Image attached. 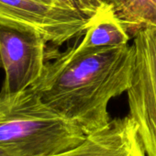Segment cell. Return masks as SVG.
<instances>
[{
  "instance_id": "obj_1",
  "label": "cell",
  "mask_w": 156,
  "mask_h": 156,
  "mask_svg": "<svg viewBox=\"0 0 156 156\" xmlns=\"http://www.w3.org/2000/svg\"><path fill=\"white\" fill-rule=\"evenodd\" d=\"M134 68L133 43L89 52L73 46L46 62L31 89L87 135L109 124L108 104L129 90Z\"/></svg>"
},
{
  "instance_id": "obj_2",
  "label": "cell",
  "mask_w": 156,
  "mask_h": 156,
  "mask_svg": "<svg viewBox=\"0 0 156 156\" xmlns=\"http://www.w3.org/2000/svg\"><path fill=\"white\" fill-rule=\"evenodd\" d=\"M86 132L29 88L0 96V147L14 156H51L80 144Z\"/></svg>"
},
{
  "instance_id": "obj_3",
  "label": "cell",
  "mask_w": 156,
  "mask_h": 156,
  "mask_svg": "<svg viewBox=\"0 0 156 156\" xmlns=\"http://www.w3.org/2000/svg\"><path fill=\"white\" fill-rule=\"evenodd\" d=\"M135 68L127 91L129 117L136 124L147 156H156V26L133 35Z\"/></svg>"
},
{
  "instance_id": "obj_4",
  "label": "cell",
  "mask_w": 156,
  "mask_h": 156,
  "mask_svg": "<svg viewBox=\"0 0 156 156\" xmlns=\"http://www.w3.org/2000/svg\"><path fill=\"white\" fill-rule=\"evenodd\" d=\"M89 19L78 9L54 7L38 0H0V24L33 30L54 46L84 35Z\"/></svg>"
},
{
  "instance_id": "obj_5",
  "label": "cell",
  "mask_w": 156,
  "mask_h": 156,
  "mask_svg": "<svg viewBox=\"0 0 156 156\" xmlns=\"http://www.w3.org/2000/svg\"><path fill=\"white\" fill-rule=\"evenodd\" d=\"M47 43L33 30L0 24V51L5 71L0 96L18 95L39 81L46 65Z\"/></svg>"
},
{
  "instance_id": "obj_6",
  "label": "cell",
  "mask_w": 156,
  "mask_h": 156,
  "mask_svg": "<svg viewBox=\"0 0 156 156\" xmlns=\"http://www.w3.org/2000/svg\"><path fill=\"white\" fill-rule=\"evenodd\" d=\"M51 156H147L136 124L129 117L111 119L109 124L87 134L77 146Z\"/></svg>"
},
{
  "instance_id": "obj_7",
  "label": "cell",
  "mask_w": 156,
  "mask_h": 156,
  "mask_svg": "<svg viewBox=\"0 0 156 156\" xmlns=\"http://www.w3.org/2000/svg\"><path fill=\"white\" fill-rule=\"evenodd\" d=\"M130 33L113 8L106 4L89 19L82 41L73 46L78 52H89L129 44Z\"/></svg>"
},
{
  "instance_id": "obj_8",
  "label": "cell",
  "mask_w": 156,
  "mask_h": 156,
  "mask_svg": "<svg viewBox=\"0 0 156 156\" xmlns=\"http://www.w3.org/2000/svg\"><path fill=\"white\" fill-rule=\"evenodd\" d=\"M134 35L147 26H156V0H105Z\"/></svg>"
},
{
  "instance_id": "obj_9",
  "label": "cell",
  "mask_w": 156,
  "mask_h": 156,
  "mask_svg": "<svg viewBox=\"0 0 156 156\" xmlns=\"http://www.w3.org/2000/svg\"><path fill=\"white\" fill-rule=\"evenodd\" d=\"M75 3L79 10L88 18H91L106 5L105 0H75Z\"/></svg>"
},
{
  "instance_id": "obj_10",
  "label": "cell",
  "mask_w": 156,
  "mask_h": 156,
  "mask_svg": "<svg viewBox=\"0 0 156 156\" xmlns=\"http://www.w3.org/2000/svg\"><path fill=\"white\" fill-rule=\"evenodd\" d=\"M40 2H42L47 5L54 6V7H59V8H63V9H78L75 0H38Z\"/></svg>"
},
{
  "instance_id": "obj_11",
  "label": "cell",
  "mask_w": 156,
  "mask_h": 156,
  "mask_svg": "<svg viewBox=\"0 0 156 156\" xmlns=\"http://www.w3.org/2000/svg\"><path fill=\"white\" fill-rule=\"evenodd\" d=\"M0 156H14L13 154H11L9 151H7L6 149L0 147Z\"/></svg>"
},
{
  "instance_id": "obj_12",
  "label": "cell",
  "mask_w": 156,
  "mask_h": 156,
  "mask_svg": "<svg viewBox=\"0 0 156 156\" xmlns=\"http://www.w3.org/2000/svg\"><path fill=\"white\" fill-rule=\"evenodd\" d=\"M0 68H3V62H2V57H1V51H0Z\"/></svg>"
}]
</instances>
